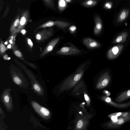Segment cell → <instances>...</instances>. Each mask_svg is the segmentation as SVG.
<instances>
[{"mask_svg":"<svg viewBox=\"0 0 130 130\" xmlns=\"http://www.w3.org/2000/svg\"><path fill=\"white\" fill-rule=\"evenodd\" d=\"M20 20V17L18 15L11 25L10 28V31L12 35H14L16 34L17 29L19 24Z\"/></svg>","mask_w":130,"mask_h":130,"instance_id":"21","label":"cell"},{"mask_svg":"<svg viewBox=\"0 0 130 130\" xmlns=\"http://www.w3.org/2000/svg\"><path fill=\"white\" fill-rule=\"evenodd\" d=\"M123 47V45L122 44H119L112 47L107 52L108 58L109 59H112L117 58L120 54Z\"/></svg>","mask_w":130,"mask_h":130,"instance_id":"8","label":"cell"},{"mask_svg":"<svg viewBox=\"0 0 130 130\" xmlns=\"http://www.w3.org/2000/svg\"><path fill=\"white\" fill-rule=\"evenodd\" d=\"M129 10L128 9H124L120 13L116 20L117 23H121L124 21L128 17Z\"/></svg>","mask_w":130,"mask_h":130,"instance_id":"18","label":"cell"},{"mask_svg":"<svg viewBox=\"0 0 130 130\" xmlns=\"http://www.w3.org/2000/svg\"><path fill=\"white\" fill-rule=\"evenodd\" d=\"M130 98V89L125 91L120 94L116 98V101L121 102Z\"/></svg>","mask_w":130,"mask_h":130,"instance_id":"20","label":"cell"},{"mask_svg":"<svg viewBox=\"0 0 130 130\" xmlns=\"http://www.w3.org/2000/svg\"><path fill=\"white\" fill-rule=\"evenodd\" d=\"M9 41V43L10 44H12V45H14V43H13V41L12 39H10Z\"/></svg>","mask_w":130,"mask_h":130,"instance_id":"35","label":"cell"},{"mask_svg":"<svg viewBox=\"0 0 130 130\" xmlns=\"http://www.w3.org/2000/svg\"><path fill=\"white\" fill-rule=\"evenodd\" d=\"M83 73V72L80 71L78 73L76 74L73 78L71 79L70 80H68V82H65L64 84L62 85V86L64 85L65 86H66L70 87L73 86L80 79Z\"/></svg>","mask_w":130,"mask_h":130,"instance_id":"16","label":"cell"},{"mask_svg":"<svg viewBox=\"0 0 130 130\" xmlns=\"http://www.w3.org/2000/svg\"><path fill=\"white\" fill-rule=\"evenodd\" d=\"M66 1L67 2L69 3L71 2L72 1L71 0H66Z\"/></svg>","mask_w":130,"mask_h":130,"instance_id":"37","label":"cell"},{"mask_svg":"<svg viewBox=\"0 0 130 130\" xmlns=\"http://www.w3.org/2000/svg\"><path fill=\"white\" fill-rule=\"evenodd\" d=\"M97 3V2L95 0H88L84 2L82 5L86 7H91L95 5Z\"/></svg>","mask_w":130,"mask_h":130,"instance_id":"24","label":"cell"},{"mask_svg":"<svg viewBox=\"0 0 130 130\" xmlns=\"http://www.w3.org/2000/svg\"><path fill=\"white\" fill-rule=\"evenodd\" d=\"M81 51L74 46L62 47L56 52L57 54L63 55H71L79 54Z\"/></svg>","mask_w":130,"mask_h":130,"instance_id":"7","label":"cell"},{"mask_svg":"<svg viewBox=\"0 0 130 130\" xmlns=\"http://www.w3.org/2000/svg\"><path fill=\"white\" fill-rule=\"evenodd\" d=\"M95 25L94 29V34L98 35L100 33L102 28V24L100 18L98 16H96L94 19Z\"/></svg>","mask_w":130,"mask_h":130,"instance_id":"17","label":"cell"},{"mask_svg":"<svg viewBox=\"0 0 130 130\" xmlns=\"http://www.w3.org/2000/svg\"><path fill=\"white\" fill-rule=\"evenodd\" d=\"M29 19V12L28 11H24L22 14L20 18L19 25L17 29L16 33H18L23 29L26 25Z\"/></svg>","mask_w":130,"mask_h":130,"instance_id":"11","label":"cell"},{"mask_svg":"<svg viewBox=\"0 0 130 130\" xmlns=\"http://www.w3.org/2000/svg\"><path fill=\"white\" fill-rule=\"evenodd\" d=\"M13 61L24 72L29 78L34 91L39 95L43 96L44 92L43 87L37 79L33 73L24 65L17 59H15Z\"/></svg>","mask_w":130,"mask_h":130,"instance_id":"2","label":"cell"},{"mask_svg":"<svg viewBox=\"0 0 130 130\" xmlns=\"http://www.w3.org/2000/svg\"><path fill=\"white\" fill-rule=\"evenodd\" d=\"M112 6V3L111 2H107L104 5V8L106 9H111Z\"/></svg>","mask_w":130,"mask_h":130,"instance_id":"27","label":"cell"},{"mask_svg":"<svg viewBox=\"0 0 130 130\" xmlns=\"http://www.w3.org/2000/svg\"><path fill=\"white\" fill-rule=\"evenodd\" d=\"M86 123V120L84 118L80 119L77 121L76 126V130H81L84 127Z\"/></svg>","mask_w":130,"mask_h":130,"instance_id":"22","label":"cell"},{"mask_svg":"<svg viewBox=\"0 0 130 130\" xmlns=\"http://www.w3.org/2000/svg\"><path fill=\"white\" fill-rule=\"evenodd\" d=\"M54 31L52 27L41 30L36 35L35 38L38 42L44 41L50 38L53 35Z\"/></svg>","mask_w":130,"mask_h":130,"instance_id":"5","label":"cell"},{"mask_svg":"<svg viewBox=\"0 0 130 130\" xmlns=\"http://www.w3.org/2000/svg\"><path fill=\"white\" fill-rule=\"evenodd\" d=\"M59 40L60 38H57L53 39L49 42L40 54V57H42L51 51Z\"/></svg>","mask_w":130,"mask_h":130,"instance_id":"13","label":"cell"},{"mask_svg":"<svg viewBox=\"0 0 130 130\" xmlns=\"http://www.w3.org/2000/svg\"><path fill=\"white\" fill-rule=\"evenodd\" d=\"M67 5V2L66 0H59L58 2V7L61 12L64 10Z\"/></svg>","mask_w":130,"mask_h":130,"instance_id":"23","label":"cell"},{"mask_svg":"<svg viewBox=\"0 0 130 130\" xmlns=\"http://www.w3.org/2000/svg\"><path fill=\"white\" fill-rule=\"evenodd\" d=\"M21 31L23 35H24L26 33L25 30L23 29H22L21 30Z\"/></svg>","mask_w":130,"mask_h":130,"instance_id":"36","label":"cell"},{"mask_svg":"<svg viewBox=\"0 0 130 130\" xmlns=\"http://www.w3.org/2000/svg\"><path fill=\"white\" fill-rule=\"evenodd\" d=\"M27 42L30 48L32 49L33 46V43L31 40L28 38H26Z\"/></svg>","mask_w":130,"mask_h":130,"instance_id":"28","label":"cell"},{"mask_svg":"<svg viewBox=\"0 0 130 130\" xmlns=\"http://www.w3.org/2000/svg\"><path fill=\"white\" fill-rule=\"evenodd\" d=\"M70 24V23L69 22L63 21H50L42 24L38 28L40 29L42 28L56 26L59 28L64 29L68 27Z\"/></svg>","mask_w":130,"mask_h":130,"instance_id":"6","label":"cell"},{"mask_svg":"<svg viewBox=\"0 0 130 130\" xmlns=\"http://www.w3.org/2000/svg\"><path fill=\"white\" fill-rule=\"evenodd\" d=\"M44 3L48 7L52 8L55 9V5L53 1L52 0H47L43 1Z\"/></svg>","mask_w":130,"mask_h":130,"instance_id":"26","label":"cell"},{"mask_svg":"<svg viewBox=\"0 0 130 130\" xmlns=\"http://www.w3.org/2000/svg\"><path fill=\"white\" fill-rule=\"evenodd\" d=\"M10 39H8L4 43V44L5 45H7L9 43Z\"/></svg>","mask_w":130,"mask_h":130,"instance_id":"34","label":"cell"},{"mask_svg":"<svg viewBox=\"0 0 130 130\" xmlns=\"http://www.w3.org/2000/svg\"><path fill=\"white\" fill-rule=\"evenodd\" d=\"M14 45L10 43L9 44L7 47V49H12Z\"/></svg>","mask_w":130,"mask_h":130,"instance_id":"33","label":"cell"},{"mask_svg":"<svg viewBox=\"0 0 130 130\" xmlns=\"http://www.w3.org/2000/svg\"><path fill=\"white\" fill-rule=\"evenodd\" d=\"M84 44L89 48H94L100 47V44L97 41L90 38H85L83 40Z\"/></svg>","mask_w":130,"mask_h":130,"instance_id":"15","label":"cell"},{"mask_svg":"<svg viewBox=\"0 0 130 130\" xmlns=\"http://www.w3.org/2000/svg\"><path fill=\"white\" fill-rule=\"evenodd\" d=\"M4 42L1 39L0 42V54L1 56L5 53L6 50H7V47L4 44Z\"/></svg>","mask_w":130,"mask_h":130,"instance_id":"25","label":"cell"},{"mask_svg":"<svg viewBox=\"0 0 130 130\" xmlns=\"http://www.w3.org/2000/svg\"><path fill=\"white\" fill-rule=\"evenodd\" d=\"M118 118L114 120H111L105 124V126L108 128L114 130L122 126L124 124L130 121V111L120 112Z\"/></svg>","mask_w":130,"mask_h":130,"instance_id":"3","label":"cell"},{"mask_svg":"<svg viewBox=\"0 0 130 130\" xmlns=\"http://www.w3.org/2000/svg\"><path fill=\"white\" fill-rule=\"evenodd\" d=\"M3 58L5 60H8L10 59V58L8 57L7 54H5L3 56Z\"/></svg>","mask_w":130,"mask_h":130,"instance_id":"32","label":"cell"},{"mask_svg":"<svg viewBox=\"0 0 130 130\" xmlns=\"http://www.w3.org/2000/svg\"><path fill=\"white\" fill-rule=\"evenodd\" d=\"M101 99L107 103L118 108H124L130 106V102L123 103H118L113 101L110 98L105 96H102Z\"/></svg>","mask_w":130,"mask_h":130,"instance_id":"10","label":"cell"},{"mask_svg":"<svg viewBox=\"0 0 130 130\" xmlns=\"http://www.w3.org/2000/svg\"><path fill=\"white\" fill-rule=\"evenodd\" d=\"M14 55L22 60L25 63L31 67L33 68L36 69V67L33 63L27 61L24 58L22 53L18 48L15 44H14L12 49Z\"/></svg>","mask_w":130,"mask_h":130,"instance_id":"12","label":"cell"},{"mask_svg":"<svg viewBox=\"0 0 130 130\" xmlns=\"http://www.w3.org/2000/svg\"><path fill=\"white\" fill-rule=\"evenodd\" d=\"M76 26L73 25L70 26L69 28V30L71 33H73L75 32L76 30Z\"/></svg>","mask_w":130,"mask_h":130,"instance_id":"30","label":"cell"},{"mask_svg":"<svg viewBox=\"0 0 130 130\" xmlns=\"http://www.w3.org/2000/svg\"><path fill=\"white\" fill-rule=\"evenodd\" d=\"M9 69L10 76L13 82L22 89H28L29 87V83L20 69L11 63Z\"/></svg>","mask_w":130,"mask_h":130,"instance_id":"1","label":"cell"},{"mask_svg":"<svg viewBox=\"0 0 130 130\" xmlns=\"http://www.w3.org/2000/svg\"><path fill=\"white\" fill-rule=\"evenodd\" d=\"M31 103L32 107L37 111L45 116H47L49 115L50 111L47 109L41 106L34 101H31Z\"/></svg>","mask_w":130,"mask_h":130,"instance_id":"14","label":"cell"},{"mask_svg":"<svg viewBox=\"0 0 130 130\" xmlns=\"http://www.w3.org/2000/svg\"><path fill=\"white\" fill-rule=\"evenodd\" d=\"M10 90L9 88L4 89L1 95L2 101L8 109L11 108L12 107L13 100L10 94Z\"/></svg>","mask_w":130,"mask_h":130,"instance_id":"4","label":"cell"},{"mask_svg":"<svg viewBox=\"0 0 130 130\" xmlns=\"http://www.w3.org/2000/svg\"><path fill=\"white\" fill-rule=\"evenodd\" d=\"M9 10V8L8 7H7L6 10L5 11V13L3 16L2 18L5 17L6 16V15H7L8 13Z\"/></svg>","mask_w":130,"mask_h":130,"instance_id":"31","label":"cell"},{"mask_svg":"<svg viewBox=\"0 0 130 130\" xmlns=\"http://www.w3.org/2000/svg\"><path fill=\"white\" fill-rule=\"evenodd\" d=\"M128 35L127 31H124L121 33L113 40V43L124 42L126 40V38Z\"/></svg>","mask_w":130,"mask_h":130,"instance_id":"19","label":"cell"},{"mask_svg":"<svg viewBox=\"0 0 130 130\" xmlns=\"http://www.w3.org/2000/svg\"><path fill=\"white\" fill-rule=\"evenodd\" d=\"M110 79L109 73L106 72L102 75L96 85V88L101 89L106 87L109 84Z\"/></svg>","mask_w":130,"mask_h":130,"instance_id":"9","label":"cell"},{"mask_svg":"<svg viewBox=\"0 0 130 130\" xmlns=\"http://www.w3.org/2000/svg\"><path fill=\"white\" fill-rule=\"evenodd\" d=\"M84 96L85 100L88 105H89L90 103V100L89 97L87 94L85 93L84 94Z\"/></svg>","mask_w":130,"mask_h":130,"instance_id":"29","label":"cell"}]
</instances>
